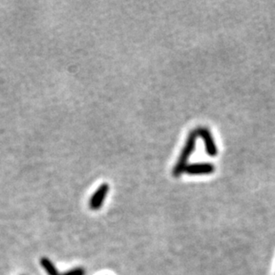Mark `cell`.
I'll use <instances>...</instances> for the list:
<instances>
[{
	"label": "cell",
	"mask_w": 275,
	"mask_h": 275,
	"mask_svg": "<svg viewBox=\"0 0 275 275\" xmlns=\"http://www.w3.org/2000/svg\"><path fill=\"white\" fill-rule=\"evenodd\" d=\"M197 138H198V135H197L196 130L192 131L189 133L185 146L182 149L180 156H179L178 160L173 168V176L175 178L180 177L185 172V167L188 165L189 158H190V156L192 155V152L195 149Z\"/></svg>",
	"instance_id": "6da1fadb"
},
{
	"label": "cell",
	"mask_w": 275,
	"mask_h": 275,
	"mask_svg": "<svg viewBox=\"0 0 275 275\" xmlns=\"http://www.w3.org/2000/svg\"><path fill=\"white\" fill-rule=\"evenodd\" d=\"M195 130L197 135L203 140L207 153L211 157L217 156L218 150L211 131L206 127H199Z\"/></svg>",
	"instance_id": "7a4b0ae2"
},
{
	"label": "cell",
	"mask_w": 275,
	"mask_h": 275,
	"mask_svg": "<svg viewBox=\"0 0 275 275\" xmlns=\"http://www.w3.org/2000/svg\"><path fill=\"white\" fill-rule=\"evenodd\" d=\"M109 190H110V186L107 183L101 184L95 190L94 194L91 196L89 202H88V206L90 208V210H98L101 209L102 204L105 201L106 197L108 195Z\"/></svg>",
	"instance_id": "3957f363"
},
{
	"label": "cell",
	"mask_w": 275,
	"mask_h": 275,
	"mask_svg": "<svg viewBox=\"0 0 275 275\" xmlns=\"http://www.w3.org/2000/svg\"><path fill=\"white\" fill-rule=\"evenodd\" d=\"M215 166L212 163H193L188 164L185 167V172L191 176H200V175H210L214 173Z\"/></svg>",
	"instance_id": "277c9868"
},
{
	"label": "cell",
	"mask_w": 275,
	"mask_h": 275,
	"mask_svg": "<svg viewBox=\"0 0 275 275\" xmlns=\"http://www.w3.org/2000/svg\"><path fill=\"white\" fill-rule=\"evenodd\" d=\"M40 264L43 267L45 271L48 275H60L58 269L55 266L54 262L49 259L48 257H42L40 259Z\"/></svg>",
	"instance_id": "5b68a950"
},
{
	"label": "cell",
	"mask_w": 275,
	"mask_h": 275,
	"mask_svg": "<svg viewBox=\"0 0 275 275\" xmlns=\"http://www.w3.org/2000/svg\"><path fill=\"white\" fill-rule=\"evenodd\" d=\"M60 275H86V270L82 267H75L62 272Z\"/></svg>",
	"instance_id": "8992f818"
}]
</instances>
